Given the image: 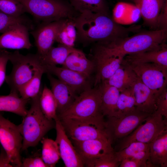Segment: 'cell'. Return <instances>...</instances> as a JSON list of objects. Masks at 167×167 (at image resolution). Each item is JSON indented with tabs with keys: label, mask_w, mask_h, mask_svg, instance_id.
Segmentation results:
<instances>
[{
	"label": "cell",
	"mask_w": 167,
	"mask_h": 167,
	"mask_svg": "<svg viewBox=\"0 0 167 167\" xmlns=\"http://www.w3.org/2000/svg\"><path fill=\"white\" fill-rule=\"evenodd\" d=\"M62 66L93 78L95 72L94 62L81 50L75 48Z\"/></svg>",
	"instance_id": "obj_22"
},
{
	"label": "cell",
	"mask_w": 167,
	"mask_h": 167,
	"mask_svg": "<svg viewBox=\"0 0 167 167\" xmlns=\"http://www.w3.org/2000/svg\"><path fill=\"white\" fill-rule=\"evenodd\" d=\"M56 136L60 157L66 167H84V163L70 139L66 134L59 120H55Z\"/></svg>",
	"instance_id": "obj_17"
},
{
	"label": "cell",
	"mask_w": 167,
	"mask_h": 167,
	"mask_svg": "<svg viewBox=\"0 0 167 167\" xmlns=\"http://www.w3.org/2000/svg\"><path fill=\"white\" fill-rule=\"evenodd\" d=\"M41 157L47 167L55 166L61 158L58 144L52 139L43 138Z\"/></svg>",
	"instance_id": "obj_32"
},
{
	"label": "cell",
	"mask_w": 167,
	"mask_h": 167,
	"mask_svg": "<svg viewBox=\"0 0 167 167\" xmlns=\"http://www.w3.org/2000/svg\"><path fill=\"white\" fill-rule=\"evenodd\" d=\"M22 161L21 167H47L41 157L38 156L24 158Z\"/></svg>",
	"instance_id": "obj_41"
},
{
	"label": "cell",
	"mask_w": 167,
	"mask_h": 167,
	"mask_svg": "<svg viewBox=\"0 0 167 167\" xmlns=\"http://www.w3.org/2000/svg\"><path fill=\"white\" fill-rule=\"evenodd\" d=\"M151 114L134 110L117 116L107 117L106 131L111 141L123 138L136 129Z\"/></svg>",
	"instance_id": "obj_8"
},
{
	"label": "cell",
	"mask_w": 167,
	"mask_h": 167,
	"mask_svg": "<svg viewBox=\"0 0 167 167\" xmlns=\"http://www.w3.org/2000/svg\"><path fill=\"white\" fill-rule=\"evenodd\" d=\"M158 29H167V0H164L158 19Z\"/></svg>",
	"instance_id": "obj_42"
},
{
	"label": "cell",
	"mask_w": 167,
	"mask_h": 167,
	"mask_svg": "<svg viewBox=\"0 0 167 167\" xmlns=\"http://www.w3.org/2000/svg\"><path fill=\"white\" fill-rule=\"evenodd\" d=\"M33 28V26L23 23L13 25L0 36V49H30L32 45L29 31Z\"/></svg>",
	"instance_id": "obj_15"
},
{
	"label": "cell",
	"mask_w": 167,
	"mask_h": 167,
	"mask_svg": "<svg viewBox=\"0 0 167 167\" xmlns=\"http://www.w3.org/2000/svg\"><path fill=\"white\" fill-rule=\"evenodd\" d=\"M101 110V93L98 85L79 94L71 106L57 116L59 119H104Z\"/></svg>",
	"instance_id": "obj_5"
},
{
	"label": "cell",
	"mask_w": 167,
	"mask_h": 167,
	"mask_svg": "<svg viewBox=\"0 0 167 167\" xmlns=\"http://www.w3.org/2000/svg\"><path fill=\"white\" fill-rule=\"evenodd\" d=\"M59 120L66 134L71 140L81 141L98 139L111 141L105 130L104 119Z\"/></svg>",
	"instance_id": "obj_7"
},
{
	"label": "cell",
	"mask_w": 167,
	"mask_h": 167,
	"mask_svg": "<svg viewBox=\"0 0 167 167\" xmlns=\"http://www.w3.org/2000/svg\"><path fill=\"white\" fill-rule=\"evenodd\" d=\"M137 79L135 72L129 66L121 63L113 74L103 82L115 87L121 92L132 87Z\"/></svg>",
	"instance_id": "obj_24"
},
{
	"label": "cell",
	"mask_w": 167,
	"mask_h": 167,
	"mask_svg": "<svg viewBox=\"0 0 167 167\" xmlns=\"http://www.w3.org/2000/svg\"><path fill=\"white\" fill-rule=\"evenodd\" d=\"M132 88L136 109L149 114H152L156 110V95L138 78Z\"/></svg>",
	"instance_id": "obj_20"
},
{
	"label": "cell",
	"mask_w": 167,
	"mask_h": 167,
	"mask_svg": "<svg viewBox=\"0 0 167 167\" xmlns=\"http://www.w3.org/2000/svg\"><path fill=\"white\" fill-rule=\"evenodd\" d=\"M39 104L42 111L48 119L55 120L58 118L55 99L51 90L46 86H45L42 90Z\"/></svg>",
	"instance_id": "obj_33"
},
{
	"label": "cell",
	"mask_w": 167,
	"mask_h": 167,
	"mask_svg": "<svg viewBox=\"0 0 167 167\" xmlns=\"http://www.w3.org/2000/svg\"><path fill=\"white\" fill-rule=\"evenodd\" d=\"M120 167H141V165L137 162L130 158L122 160L120 163Z\"/></svg>",
	"instance_id": "obj_45"
},
{
	"label": "cell",
	"mask_w": 167,
	"mask_h": 167,
	"mask_svg": "<svg viewBox=\"0 0 167 167\" xmlns=\"http://www.w3.org/2000/svg\"><path fill=\"white\" fill-rule=\"evenodd\" d=\"M166 119H164L163 117L156 111L151 114L143 124H140L131 134L123 138L120 143V150L134 142L150 143L167 130Z\"/></svg>",
	"instance_id": "obj_11"
},
{
	"label": "cell",
	"mask_w": 167,
	"mask_h": 167,
	"mask_svg": "<svg viewBox=\"0 0 167 167\" xmlns=\"http://www.w3.org/2000/svg\"><path fill=\"white\" fill-rule=\"evenodd\" d=\"M64 19L38 24L35 28L31 31L30 33L34 39L37 48L36 54L40 58H43L53 46L57 33Z\"/></svg>",
	"instance_id": "obj_16"
},
{
	"label": "cell",
	"mask_w": 167,
	"mask_h": 167,
	"mask_svg": "<svg viewBox=\"0 0 167 167\" xmlns=\"http://www.w3.org/2000/svg\"><path fill=\"white\" fill-rule=\"evenodd\" d=\"M121 63L129 66L156 97L166 88L167 69L154 63L128 62L122 59Z\"/></svg>",
	"instance_id": "obj_10"
},
{
	"label": "cell",
	"mask_w": 167,
	"mask_h": 167,
	"mask_svg": "<svg viewBox=\"0 0 167 167\" xmlns=\"http://www.w3.org/2000/svg\"><path fill=\"white\" fill-rule=\"evenodd\" d=\"M47 76L56 102L58 116L71 106L78 94L70 86L51 74H47Z\"/></svg>",
	"instance_id": "obj_18"
},
{
	"label": "cell",
	"mask_w": 167,
	"mask_h": 167,
	"mask_svg": "<svg viewBox=\"0 0 167 167\" xmlns=\"http://www.w3.org/2000/svg\"><path fill=\"white\" fill-rule=\"evenodd\" d=\"M141 16L140 12L134 4L128 2L119 1L112 11V19L120 24L134 23Z\"/></svg>",
	"instance_id": "obj_25"
},
{
	"label": "cell",
	"mask_w": 167,
	"mask_h": 167,
	"mask_svg": "<svg viewBox=\"0 0 167 167\" xmlns=\"http://www.w3.org/2000/svg\"><path fill=\"white\" fill-rule=\"evenodd\" d=\"M44 73L41 67L36 71L33 77L19 88L18 93L21 98L30 100L38 95L42 90L41 80Z\"/></svg>",
	"instance_id": "obj_31"
},
{
	"label": "cell",
	"mask_w": 167,
	"mask_h": 167,
	"mask_svg": "<svg viewBox=\"0 0 167 167\" xmlns=\"http://www.w3.org/2000/svg\"><path fill=\"white\" fill-rule=\"evenodd\" d=\"M75 48L59 44L56 47L53 46L43 58H39L40 64L55 66L62 65L68 55Z\"/></svg>",
	"instance_id": "obj_30"
},
{
	"label": "cell",
	"mask_w": 167,
	"mask_h": 167,
	"mask_svg": "<svg viewBox=\"0 0 167 167\" xmlns=\"http://www.w3.org/2000/svg\"><path fill=\"white\" fill-rule=\"evenodd\" d=\"M0 167H13L6 153L2 148L0 154Z\"/></svg>",
	"instance_id": "obj_44"
},
{
	"label": "cell",
	"mask_w": 167,
	"mask_h": 167,
	"mask_svg": "<svg viewBox=\"0 0 167 167\" xmlns=\"http://www.w3.org/2000/svg\"><path fill=\"white\" fill-rule=\"evenodd\" d=\"M148 167H167V130L149 143Z\"/></svg>",
	"instance_id": "obj_23"
},
{
	"label": "cell",
	"mask_w": 167,
	"mask_h": 167,
	"mask_svg": "<svg viewBox=\"0 0 167 167\" xmlns=\"http://www.w3.org/2000/svg\"><path fill=\"white\" fill-rule=\"evenodd\" d=\"M149 143L134 142L125 148L115 152V154L118 161L120 162L123 159L131 157L139 152L149 150Z\"/></svg>",
	"instance_id": "obj_35"
},
{
	"label": "cell",
	"mask_w": 167,
	"mask_h": 167,
	"mask_svg": "<svg viewBox=\"0 0 167 167\" xmlns=\"http://www.w3.org/2000/svg\"><path fill=\"white\" fill-rule=\"evenodd\" d=\"M157 109L156 111L163 117L167 118V90L165 88L156 99Z\"/></svg>",
	"instance_id": "obj_39"
},
{
	"label": "cell",
	"mask_w": 167,
	"mask_h": 167,
	"mask_svg": "<svg viewBox=\"0 0 167 167\" xmlns=\"http://www.w3.org/2000/svg\"><path fill=\"white\" fill-rule=\"evenodd\" d=\"M135 109V100L132 87L121 92L117 103L116 116L132 111Z\"/></svg>",
	"instance_id": "obj_34"
},
{
	"label": "cell",
	"mask_w": 167,
	"mask_h": 167,
	"mask_svg": "<svg viewBox=\"0 0 167 167\" xmlns=\"http://www.w3.org/2000/svg\"><path fill=\"white\" fill-rule=\"evenodd\" d=\"M41 91L31 99L30 108L18 125L23 137L22 151L36 146L49 131L55 128V120L46 118L40 108L39 99Z\"/></svg>",
	"instance_id": "obj_3"
},
{
	"label": "cell",
	"mask_w": 167,
	"mask_h": 167,
	"mask_svg": "<svg viewBox=\"0 0 167 167\" xmlns=\"http://www.w3.org/2000/svg\"><path fill=\"white\" fill-rule=\"evenodd\" d=\"M69 2L79 13L89 11L111 15L106 0H69Z\"/></svg>",
	"instance_id": "obj_29"
},
{
	"label": "cell",
	"mask_w": 167,
	"mask_h": 167,
	"mask_svg": "<svg viewBox=\"0 0 167 167\" xmlns=\"http://www.w3.org/2000/svg\"><path fill=\"white\" fill-rule=\"evenodd\" d=\"M164 0H133L139 11L143 24L150 30L159 29V17Z\"/></svg>",
	"instance_id": "obj_19"
},
{
	"label": "cell",
	"mask_w": 167,
	"mask_h": 167,
	"mask_svg": "<svg viewBox=\"0 0 167 167\" xmlns=\"http://www.w3.org/2000/svg\"><path fill=\"white\" fill-rule=\"evenodd\" d=\"M0 11L15 17L21 16L26 12L23 6L17 0H0Z\"/></svg>",
	"instance_id": "obj_36"
},
{
	"label": "cell",
	"mask_w": 167,
	"mask_h": 167,
	"mask_svg": "<svg viewBox=\"0 0 167 167\" xmlns=\"http://www.w3.org/2000/svg\"><path fill=\"white\" fill-rule=\"evenodd\" d=\"M9 61L13 67L10 74L6 75L5 81L10 88V92L18 93L19 88L41 67L39 57L36 53L24 55L16 51L10 52Z\"/></svg>",
	"instance_id": "obj_6"
},
{
	"label": "cell",
	"mask_w": 167,
	"mask_h": 167,
	"mask_svg": "<svg viewBox=\"0 0 167 167\" xmlns=\"http://www.w3.org/2000/svg\"><path fill=\"white\" fill-rule=\"evenodd\" d=\"M71 140L84 166L90 167L99 158L115 151L112 146V142L109 140L98 139L81 141Z\"/></svg>",
	"instance_id": "obj_14"
},
{
	"label": "cell",
	"mask_w": 167,
	"mask_h": 167,
	"mask_svg": "<svg viewBox=\"0 0 167 167\" xmlns=\"http://www.w3.org/2000/svg\"><path fill=\"white\" fill-rule=\"evenodd\" d=\"M17 0L38 24L74 18L79 14L66 0Z\"/></svg>",
	"instance_id": "obj_4"
},
{
	"label": "cell",
	"mask_w": 167,
	"mask_h": 167,
	"mask_svg": "<svg viewBox=\"0 0 167 167\" xmlns=\"http://www.w3.org/2000/svg\"><path fill=\"white\" fill-rule=\"evenodd\" d=\"M29 100L20 97L15 92L0 95V112H10L24 117L27 112L26 105Z\"/></svg>",
	"instance_id": "obj_27"
},
{
	"label": "cell",
	"mask_w": 167,
	"mask_h": 167,
	"mask_svg": "<svg viewBox=\"0 0 167 167\" xmlns=\"http://www.w3.org/2000/svg\"><path fill=\"white\" fill-rule=\"evenodd\" d=\"M10 52L0 49V87L5 80L6 65L9 61Z\"/></svg>",
	"instance_id": "obj_40"
},
{
	"label": "cell",
	"mask_w": 167,
	"mask_h": 167,
	"mask_svg": "<svg viewBox=\"0 0 167 167\" xmlns=\"http://www.w3.org/2000/svg\"><path fill=\"white\" fill-rule=\"evenodd\" d=\"M23 137L16 125L0 113V143L13 167L22 166Z\"/></svg>",
	"instance_id": "obj_9"
},
{
	"label": "cell",
	"mask_w": 167,
	"mask_h": 167,
	"mask_svg": "<svg viewBox=\"0 0 167 167\" xmlns=\"http://www.w3.org/2000/svg\"><path fill=\"white\" fill-rule=\"evenodd\" d=\"M76 41L86 46L92 43L120 39L140 31L141 26L126 27L115 22L111 15L85 11L74 18Z\"/></svg>",
	"instance_id": "obj_1"
},
{
	"label": "cell",
	"mask_w": 167,
	"mask_h": 167,
	"mask_svg": "<svg viewBox=\"0 0 167 167\" xmlns=\"http://www.w3.org/2000/svg\"><path fill=\"white\" fill-rule=\"evenodd\" d=\"M149 149L139 152L130 158L138 162L141 167H148L147 162L149 159Z\"/></svg>",
	"instance_id": "obj_43"
},
{
	"label": "cell",
	"mask_w": 167,
	"mask_h": 167,
	"mask_svg": "<svg viewBox=\"0 0 167 167\" xmlns=\"http://www.w3.org/2000/svg\"><path fill=\"white\" fill-rule=\"evenodd\" d=\"M93 44L89 58L95 66V87L111 76L120 66L122 59L110 54L99 43Z\"/></svg>",
	"instance_id": "obj_12"
},
{
	"label": "cell",
	"mask_w": 167,
	"mask_h": 167,
	"mask_svg": "<svg viewBox=\"0 0 167 167\" xmlns=\"http://www.w3.org/2000/svg\"><path fill=\"white\" fill-rule=\"evenodd\" d=\"M98 85L101 93V110L104 116H116L120 92L115 87L104 82Z\"/></svg>",
	"instance_id": "obj_26"
},
{
	"label": "cell",
	"mask_w": 167,
	"mask_h": 167,
	"mask_svg": "<svg viewBox=\"0 0 167 167\" xmlns=\"http://www.w3.org/2000/svg\"><path fill=\"white\" fill-rule=\"evenodd\" d=\"M119 1H125V2H128L129 1H130L131 0H118Z\"/></svg>",
	"instance_id": "obj_46"
},
{
	"label": "cell",
	"mask_w": 167,
	"mask_h": 167,
	"mask_svg": "<svg viewBox=\"0 0 167 167\" xmlns=\"http://www.w3.org/2000/svg\"><path fill=\"white\" fill-rule=\"evenodd\" d=\"M167 29L139 31L134 35L100 43L110 54L122 59L130 54L154 49L165 42Z\"/></svg>",
	"instance_id": "obj_2"
},
{
	"label": "cell",
	"mask_w": 167,
	"mask_h": 167,
	"mask_svg": "<svg viewBox=\"0 0 167 167\" xmlns=\"http://www.w3.org/2000/svg\"><path fill=\"white\" fill-rule=\"evenodd\" d=\"M115 152L103 155L96 160L90 167H118L120 162L115 154Z\"/></svg>",
	"instance_id": "obj_38"
},
{
	"label": "cell",
	"mask_w": 167,
	"mask_h": 167,
	"mask_svg": "<svg viewBox=\"0 0 167 167\" xmlns=\"http://www.w3.org/2000/svg\"><path fill=\"white\" fill-rule=\"evenodd\" d=\"M76 38L77 30L74 18L64 19L57 33L55 41L59 44L74 47Z\"/></svg>",
	"instance_id": "obj_28"
},
{
	"label": "cell",
	"mask_w": 167,
	"mask_h": 167,
	"mask_svg": "<svg viewBox=\"0 0 167 167\" xmlns=\"http://www.w3.org/2000/svg\"><path fill=\"white\" fill-rule=\"evenodd\" d=\"M19 23L33 26L31 21L23 15L15 17L6 14L0 11V33H3L13 25Z\"/></svg>",
	"instance_id": "obj_37"
},
{
	"label": "cell",
	"mask_w": 167,
	"mask_h": 167,
	"mask_svg": "<svg viewBox=\"0 0 167 167\" xmlns=\"http://www.w3.org/2000/svg\"><path fill=\"white\" fill-rule=\"evenodd\" d=\"M122 60L128 62L154 63L167 69V46L165 42L159 48L125 56Z\"/></svg>",
	"instance_id": "obj_21"
},
{
	"label": "cell",
	"mask_w": 167,
	"mask_h": 167,
	"mask_svg": "<svg viewBox=\"0 0 167 167\" xmlns=\"http://www.w3.org/2000/svg\"><path fill=\"white\" fill-rule=\"evenodd\" d=\"M45 73L53 75L78 95L94 87V79L71 70L55 65L41 64Z\"/></svg>",
	"instance_id": "obj_13"
}]
</instances>
